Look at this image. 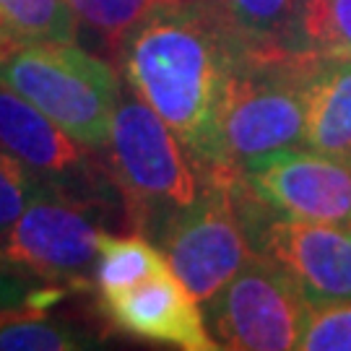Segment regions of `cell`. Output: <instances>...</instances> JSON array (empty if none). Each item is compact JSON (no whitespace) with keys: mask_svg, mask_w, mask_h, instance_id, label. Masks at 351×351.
Instances as JSON below:
<instances>
[{"mask_svg":"<svg viewBox=\"0 0 351 351\" xmlns=\"http://www.w3.org/2000/svg\"><path fill=\"white\" fill-rule=\"evenodd\" d=\"M234 47L201 0H180L156 5L114 50L128 86L208 167H221L219 101Z\"/></svg>","mask_w":351,"mask_h":351,"instance_id":"6da1fadb","label":"cell"},{"mask_svg":"<svg viewBox=\"0 0 351 351\" xmlns=\"http://www.w3.org/2000/svg\"><path fill=\"white\" fill-rule=\"evenodd\" d=\"M104 151L128 221L151 242L201 201L216 169H224L203 164L128 84Z\"/></svg>","mask_w":351,"mask_h":351,"instance_id":"7a4b0ae2","label":"cell"},{"mask_svg":"<svg viewBox=\"0 0 351 351\" xmlns=\"http://www.w3.org/2000/svg\"><path fill=\"white\" fill-rule=\"evenodd\" d=\"M313 55L234 47L219 101L221 167L245 172L278 151L304 146Z\"/></svg>","mask_w":351,"mask_h":351,"instance_id":"3957f363","label":"cell"},{"mask_svg":"<svg viewBox=\"0 0 351 351\" xmlns=\"http://www.w3.org/2000/svg\"><path fill=\"white\" fill-rule=\"evenodd\" d=\"M0 84L39 107L86 149H107L123 81L101 58L73 42L19 45L0 63Z\"/></svg>","mask_w":351,"mask_h":351,"instance_id":"277c9868","label":"cell"},{"mask_svg":"<svg viewBox=\"0 0 351 351\" xmlns=\"http://www.w3.org/2000/svg\"><path fill=\"white\" fill-rule=\"evenodd\" d=\"M104 206L39 188L0 239V265L52 287H91Z\"/></svg>","mask_w":351,"mask_h":351,"instance_id":"5b68a950","label":"cell"},{"mask_svg":"<svg viewBox=\"0 0 351 351\" xmlns=\"http://www.w3.org/2000/svg\"><path fill=\"white\" fill-rule=\"evenodd\" d=\"M234 169H216L213 182L193 208L177 216L154 242L190 294L208 302L255 255L239 211Z\"/></svg>","mask_w":351,"mask_h":351,"instance_id":"8992f818","label":"cell"},{"mask_svg":"<svg viewBox=\"0 0 351 351\" xmlns=\"http://www.w3.org/2000/svg\"><path fill=\"white\" fill-rule=\"evenodd\" d=\"M310 300L281 263L255 252L206 310L219 349L289 351L300 346Z\"/></svg>","mask_w":351,"mask_h":351,"instance_id":"52a82bcc","label":"cell"},{"mask_svg":"<svg viewBox=\"0 0 351 351\" xmlns=\"http://www.w3.org/2000/svg\"><path fill=\"white\" fill-rule=\"evenodd\" d=\"M237 201L255 252L284 265L310 304L351 300V226L284 216L250 188L245 175L237 180Z\"/></svg>","mask_w":351,"mask_h":351,"instance_id":"ba28073f","label":"cell"},{"mask_svg":"<svg viewBox=\"0 0 351 351\" xmlns=\"http://www.w3.org/2000/svg\"><path fill=\"white\" fill-rule=\"evenodd\" d=\"M0 149L24 164L42 188L65 198L97 206H110L114 195L112 175L94 162L91 154L73 136H68L52 117L34 107L21 94L0 84Z\"/></svg>","mask_w":351,"mask_h":351,"instance_id":"9c48e42d","label":"cell"},{"mask_svg":"<svg viewBox=\"0 0 351 351\" xmlns=\"http://www.w3.org/2000/svg\"><path fill=\"white\" fill-rule=\"evenodd\" d=\"M242 175L284 216L351 226V164L300 146L265 156Z\"/></svg>","mask_w":351,"mask_h":351,"instance_id":"30bf717a","label":"cell"},{"mask_svg":"<svg viewBox=\"0 0 351 351\" xmlns=\"http://www.w3.org/2000/svg\"><path fill=\"white\" fill-rule=\"evenodd\" d=\"M101 310L117 330L154 343L185 351L219 349L206 326L203 304L167 265L138 287L112 300H101Z\"/></svg>","mask_w":351,"mask_h":351,"instance_id":"8fae6325","label":"cell"},{"mask_svg":"<svg viewBox=\"0 0 351 351\" xmlns=\"http://www.w3.org/2000/svg\"><path fill=\"white\" fill-rule=\"evenodd\" d=\"M304 146L351 164V58H317L307 81Z\"/></svg>","mask_w":351,"mask_h":351,"instance_id":"7c38bea8","label":"cell"},{"mask_svg":"<svg viewBox=\"0 0 351 351\" xmlns=\"http://www.w3.org/2000/svg\"><path fill=\"white\" fill-rule=\"evenodd\" d=\"M237 47L287 50L304 0H201Z\"/></svg>","mask_w":351,"mask_h":351,"instance_id":"4fadbf2b","label":"cell"},{"mask_svg":"<svg viewBox=\"0 0 351 351\" xmlns=\"http://www.w3.org/2000/svg\"><path fill=\"white\" fill-rule=\"evenodd\" d=\"M164 252L143 234H130V237H114L104 232L99 239V252L91 274V287L97 289V297L112 300L128 289L138 287L154 274L167 268Z\"/></svg>","mask_w":351,"mask_h":351,"instance_id":"5bb4252c","label":"cell"},{"mask_svg":"<svg viewBox=\"0 0 351 351\" xmlns=\"http://www.w3.org/2000/svg\"><path fill=\"white\" fill-rule=\"evenodd\" d=\"M287 50L313 58H351V0H304Z\"/></svg>","mask_w":351,"mask_h":351,"instance_id":"9a60e30c","label":"cell"},{"mask_svg":"<svg viewBox=\"0 0 351 351\" xmlns=\"http://www.w3.org/2000/svg\"><path fill=\"white\" fill-rule=\"evenodd\" d=\"M91 346L84 330L50 317L45 307L0 310V351H78Z\"/></svg>","mask_w":351,"mask_h":351,"instance_id":"2e32d148","label":"cell"},{"mask_svg":"<svg viewBox=\"0 0 351 351\" xmlns=\"http://www.w3.org/2000/svg\"><path fill=\"white\" fill-rule=\"evenodd\" d=\"M0 24L16 45L75 42V19L68 0H0Z\"/></svg>","mask_w":351,"mask_h":351,"instance_id":"e0dca14e","label":"cell"},{"mask_svg":"<svg viewBox=\"0 0 351 351\" xmlns=\"http://www.w3.org/2000/svg\"><path fill=\"white\" fill-rule=\"evenodd\" d=\"M78 24L91 29L99 39H104L112 50L128 37V32L141 24L156 5L175 3V0H68Z\"/></svg>","mask_w":351,"mask_h":351,"instance_id":"ac0fdd59","label":"cell"},{"mask_svg":"<svg viewBox=\"0 0 351 351\" xmlns=\"http://www.w3.org/2000/svg\"><path fill=\"white\" fill-rule=\"evenodd\" d=\"M302 351H351V300L313 304L302 328Z\"/></svg>","mask_w":351,"mask_h":351,"instance_id":"d6986e66","label":"cell"},{"mask_svg":"<svg viewBox=\"0 0 351 351\" xmlns=\"http://www.w3.org/2000/svg\"><path fill=\"white\" fill-rule=\"evenodd\" d=\"M42 188L24 164H19L8 151L0 149V239L24 213L26 203Z\"/></svg>","mask_w":351,"mask_h":351,"instance_id":"ffe728a7","label":"cell"},{"mask_svg":"<svg viewBox=\"0 0 351 351\" xmlns=\"http://www.w3.org/2000/svg\"><path fill=\"white\" fill-rule=\"evenodd\" d=\"M16 47H19V45H16V42L11 39V34L5 32V26L0 24V63H3V60L8 58V52L16 50Z\"/></svg>","mask_w":351,"mask_h":351,"instance_id":"44dd1931","label":"cell"}]
</instances>
